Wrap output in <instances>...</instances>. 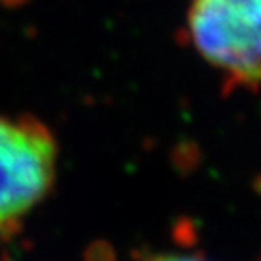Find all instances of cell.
Listing matches in <instances>:
<instances>
[{
  "mask_svg": "<svg viewBox=\"0 0 261 261\" xmlns=\"http://www.w3.org/2000/svg\"><path fill=\"white\" fill-rule=\"evenodd\" d=\"M143 261H208L207 257L198 254H184V252H158L147 256Z\"/></svg>",
  "mask_w": 261,
  "mask_h": 261,
  "instance_id": "3",
  "label": "cell"
},
{
  "mask_svg": "<svg viewBox=\"0 0 261 261\" xmlns=\"http://www.w3.org/2000/svg\"><path fill=\"white\" fill-rule=\"evenodd\" d=\"M57 172L53 130L33 114L0 113V245L20 232L53 191Z\"/></svg>",
  "mask_w": 261,
  "mask_h": 261,
  "instance_id": "2",
  "label": "cell"
},
{
  "mask_svg": "<svg viewBox=\"0 0 261 261\" xmlns=\"http://www.w3.org/2000/svg\"><path fill=\"white\" fill-rule=\"evenodd\" d=\"M185 33L223 91L261 87V0H187Z\"/></svg>",
  "mask_w": 261,
  "mask_h": 261,
  "instance_id": "1",
  "label": "cell"
}]
</instances>
